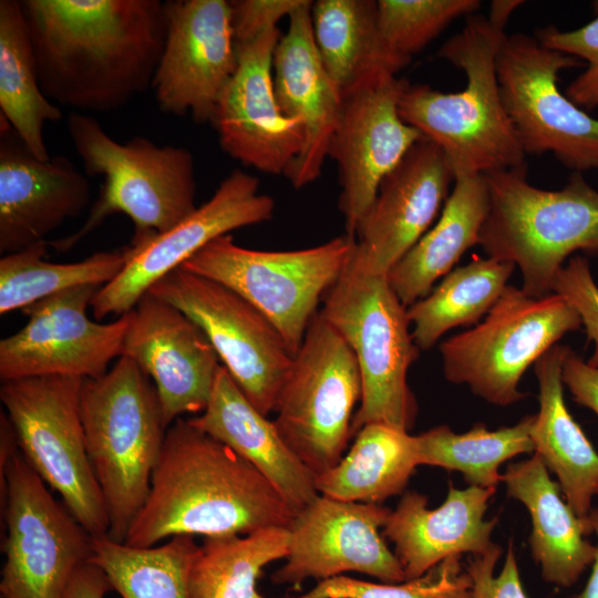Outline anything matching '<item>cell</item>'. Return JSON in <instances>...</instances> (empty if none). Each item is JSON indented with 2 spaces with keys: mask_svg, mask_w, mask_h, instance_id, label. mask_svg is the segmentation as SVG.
Listing matches in <instances>:
<instances>
[{
  "mask_svg": "<svg viewBox=\"0 0 598 598\" xmlns=\"http://www.w3.org/2000/svg\"><path fill=\"white\" fill-rule=\"evenodd\" d=\"M42 92L74 112L110 113L152 86L166 17L161 0H23Z\"/></svg>",
  "mask_w": 598,
  "mask_h": 598,
  "instance_id": "1",
  "label": "cell"
},
{
  "mask_svg": "<svg viewBox=\"0 0 598 598\" xmlns=\"http://www.w3.org/2000/svg\"><path fill=\"white\" fill-rule=\"evenodd\" d=\"M295 515L249 462L179 417L166 430L147 498L124 543L146 548L178 535H247L288 527Z\"/></svg>",
  "mask_w": 598,
  "mask_h": 598,
  "instance_id": "2",
  "label": "cell"
},
{
  "mask_svg": "<svg viewBox=\"0 0 598 598\" xmlns=\"http://www.w3.org/2000/svg\"><path fill=\"white\" fill-rule=\"evenodd\" d=\"M505 37L486 17H466L463 29L437 52L464 72L465 87L442 92L405 81L402 89L401 118L444 152L455 177L527 165L497 80L496 56Z\"/></svg>",
  "mask_w": 598,
  "mask_h": 598,
  "instance_id": "3",
  "label": "cell"
},
{
  "mask_svg": "<svg viewBox=\"0 0 598 598\" xmlns=\"http://www.w3.org/2000/svg\"><path fill=\"white\" fill-rule=\"evenodd\" d=\"M66 130L86 176H102L99 196L83 225L48 245L68 251L113 214L134 224L132 244L164 233L190 215L196 178L193 154L185 147L157 145L144 136L125 143L112 138L91 115L70 112Z\"/></svg>",
  "mask_w": 598,
  "mask_h": 598,
  "instance_id": "4",
  "label": "cell"
},
{
  "mask_svg": "<svg viewBox=\"0 0 598 598\" xmlns=\"http://www.w3.org/2000/svg\"><path fill=\"white\" fill-rule=\"evenodd\" d=\"M489 207L478 245L488 257L519 268L522 289L553 293V282L575 252L598 256V190L574 172L560 189L527 181V165L485 174Z\"/></svg>",
  "mask_w": 598,
  "mask_h": 598,
  "instance_id": "5",
  "label": "cell"
},
{
  "mask_svg": "<svg viewBox=\"0 0 598 598\" xmlns=\"http://www.w3.org/2000/svg\"><path fill=\"white\" fill-rule=\"evenodd\" d=\"M86 453L109 515L107 536L124 543L143 507L167 427L150 378L122 355L100 378L83 379Z\"/></svg>",
  "mask_w": 598,
  "mask_h": 598,
  "instance_id": "6",
  "label": "cell"
},
{
  "mask_svg": "<svg viewBox=\"0 0 598 598\" xmlns=\"http://www.w3.org/2000/svg\"><path fill=\"white\" fill-rule=\"evenodd\" d=\"M322 302L320 313L350 347L361 375L362 395L352 434L371 423L409 432L417 404L408 384V371L421 350L410 331L408 308L388 276L369 270L354 245Z\"/></svg>",
  "mask_w": 598,
  "mask_h": 598,
  "instance_id": "7",
  "label": "cell"
},
{
  "mask_svg": "<svg viewBox=\"0 0 598 598\" xmlns=\"http://www.w3.org/2000/svg\"><path fill=\"white\" fill-rule=\"evenodd\" d=\"M580 326L560 295L533 297L507 285L482 322L440 344L443 373L491 404L512 405L527 395L518 390L525 371Z\"/></svg>",
  "mask_w": 598,
  "mask_h": 598,
  "instance_id": "8",
  "label": "cell"
},
{
  "mask_svg": "<svg viewBox=\"0 0 598 598\" xmlns=\"http://www.w3.org/2000/svg\"><path fill=\"white\" fill-rule=\"evenodd\" d=\"M355 238L340 235L296 250H257L227 234L215 238L181 267L241 296L278 329L298 352L319 302L341 275Z\"/></svg>",
  "mask_w": 598,
  "mask_h": 598,
  "instance_id": "9",
  "label": "cell"
},
{
  "mask_svg": "<svg viewBox=\"0 0 598 598\" xmlns=\"http://www.w3.org/2000/svg\"><path fill=\"white\" fill-rule=\"evenodd\" d=\"M83 378L30 377L2 381L0 399L34 472L62 497L92 537L107 535L110 522L91 466L81 420Z\"/></svg>",
  "mask_w": 598,
  "mask_h": 598,
  "instance_id": "10",
  "label": "cell"
},
{
  "mask_svg": "<svg viewBox=\"0 0 598 598\" xmlns=\"http://www.w3.org/2000/svg\"><path fill=\"white\" fill-rule=\"evenodd\" d=\"M361 395L353 352L318 311L293 357L272 421L285 443L315 476L342 458Z\"/></svg>",
  "mask_w": 598,
  "mask_h": 598,
  "instance_id": "11",
  "label": "cell"
},
{
  "mask_svg": "<svg viewBox=\"0 0 598 598\" xmlns=\"http://www.w3.org/2000/svg\"><path fill=\"white\" fill-rule=\"evenodd\" d=\"M580 65L522 32L506 34L496 56L503 104L525 155L551 153L573 173L598 169V117L558 87L560 71Z\"/></svg>",
  "mask_w": 598,
  "mask_h": 598,
  "instance_id": "12",
  "label": "cell"
},
{
  "mask_svg": "<svg viewBox=\"0 0 598 598\" xmlns=\"http://www.w3.org/2000/svg\"><path fill=\"white\" fill-rule=\"evenodd\" d=\"M6 489L1 598H63L92 556L93 537L18 451L0 471Z\"/></svg>",
  "mask_w": 598,
  "mask_h": 598,
  "instance_id": "13",
  "label": "cell"
},
{
  "mask_svg": "<svg viewBox=\"0 0 598 598\" xmlns=\"http://www.w3.org/2000/svg\"><path fill=\"white\" fill-rule=\"evenodd\" d=\"M150 292L192 319L247 400L265 416L274 412L293 355L264 313L229 288L183 267Z\"/></svg>",
  "mask_w": 598,
  "mask_h": 598,
  "instance_id": "14",
  "label": "cell"
},
{
  "mask_svg": "<svg viewBox=\"0 0 598 598\" xmlns=\"http://www.w3.org/2000/svg\"><path fill=\"white\" fill-rule=\"evenodd\" d=\"M275 200L259 192L256 176L234 169L213 196L164 233L125 247L121 272L102 286L91 301L93 316H122L164 276L179 268L204 246L235 229L268 221Z\"/></svg>",
  "mask_w": 598,
  "mask_h": 598,
  "instance_id": "15",
  "label": "cell"
},
{
  "mask_svg": "<svg viewBox=\"0 0 598 598\" xmlns=\"http://www.w3.org/2000/svg\"><path fill=\"white\" fill-rule=\"evenodd\" d=\"M101 287L66 289L23 308L28 322L0 341L1 381L30 377L100 378L122 357L131 311L109 323L87 317Z\"/></svg>",
  "mask_w": 598,
  "mask_h": 598,
  "instance_id": "16",
  "label": "cell"
},
{
  "mask_svg": "<svg viewBox=\"0 0 598 598\" xmlns=\"http://www.w3.org/2000/svg\"><path fill=\"white\" fill-rule=\"evenodd\" d=\"M166 34L152 89L158 109L210 123L238 55L226 0L164 1Z\"/></svg>",
  "mask_w": 598,
  "mask_h": 598,
  "instance_id": "17",
  "label": "cell"
},
{
  "mask_svg": "<svg viewBox=\"0 0 598 598\" xmlns=\"http://www.w3.org/2000/svg\"><path fill=\"white\" fill-rule=\"evenodd\" d=\"M404 79L377 78L342 96L328 156L338 166L339 209L354 237L383 179L423 137L399 114ZM355 238V237H354Z\"/></svg>",
  "mask_w": 598,
  "mask_h": 598,
  "instance_id": "18",
  "label": "cell"
},
{
  "mask_svg": "<svg viewBox=\"0 0 598 598\" xmlns=\"http://www.w3.org/2000/svg\"><path fill=\"white\" fill-rule=\"evenodd\" d=\"M278 28L236 47L237 69L223 91L212 124L221 150L247 167L286 175L300 155L305 126L279 106L274 86Z\"/></svg>",
  "mask_w": 598,
  "mask_h": 598,
  "instance_id": "19",
  "label": "cell"
},
{
  "mask_svg": "<svg viewBox=\"0 0 598 598\" xmlns=\"http://www.w3.org/2000/svg\"><path fill=\"white\" fill-rule=\"evenodd\" d=\"M390 513L381 504L319 495L289 524L287 561L275 571L272 581L299 585L307 578L324 580L346 571L367 574L388 584L405 581L399 559L379 532Z\"/></svg>",
  "mask_w": 598,
  "mask_h": 598,
  "instance_id": "20",
  "label": "cell"
},
{
  "mask_svg": "<svg viewBox=\"0 0 598 598\" xmlns=\"http://www.w3.org/2000/svg\"><path fill=\"white\" fill-rule=\"evenodd\" d=\"M122 355L153 380L166 427L202 413L221 364L204 331L184 312L146 292L131 310Z\"/></svg>",
  "mask_w": 598,
  "mask_h": 598,
  "instance_id": "21",
  "label": "cell"
},
{
  "mask_svg": "<svg viewBox=\"0 0 598 598\" xmlns=\"http://www.w3.org/2000/svg\"><path fill=\"white\" fill-rule=\"evenodd\" d=\"M455 175L444 152L422 137L383 179L355 231V252L375 274L390 269L441 214Z\"/></svg>",
  "mask_w": 598,
  "mask_h": 598,
  "instance_id": "22",
  "label": "cell"
},
{
  "mask_svg": "<svg viewBox=\"0 0 598 598\" xmlns=\"http://www.w3.org/2000/svg\"><path fill=\"white\" fill-rule=\"evenodd\" d=\"M0 252L41 241L87 207V176L63 155L35 157L0 116Z\"/></svg>",
  "mask_w": 598,
  "mask_h": 598,
  "instance_id": "23",
  "label": "cell"
},
{
  "mask_svg": "<svg viewBox=\"0 0 598 598\" xmlns=\"http://www.w3.org/2000/svg\"><path fill=\"white\" fill-rule=\"evenodd\" d=\"M311 4L305 0L288 17L289 25L272 63L280 109L305 126L303 148L285 175L296 188L320 176L342 107V95L322 65L313 40Z\"/></svg>",
  "mask_w": 598,
  "mask_h": 598,
  "instance_id": "24",
  "label": "cell"
},
{
  "mask_svg": "<svg viewBox=\"0 0 598 598\" xmlns=\"http://www.w3.org/2000/svg\"><path fill=\"white\" fill-rule=\"evenodd\" d=\"M496 487L448 483L445 501L435 509L427 508V498L410 491L391 511L382 535L394 544L405 579H414L453 556L474 555L488 550L497 517L485 519Z\"/></svg>",
  "mask_w": 598,
  "mask_h": 598,
  "instance_id": "25",
  "label": "cell"
},
{
  "mask_svg": "<svg viewBox=\"0 0 598 598\" xmlns=\"http://www.w3.org/2000/svg\"><path fill=\"white\" fill-rule=\"evenodd\" d=\"M188 421L249 462L295 514L320 495L313 473L285 443L274 422L247 400L223 365L206 409Z\"/></svg>",
  "mask_w": 598,
  "mask_h": 598,
  "instance_id": "26",
  "label": "cell"
},
{
  "mask_svg": "<svg viewBox=\"0 0 598 598\" xmlns=\"http://www.w3.org/2000/svg\"><path fill=\"white\" fill-rule=\"evenodd\" d=\"M502 482L507 495L528 511L529 550L543 579L558 587H571L596 556L597 547L587 539L592 533L588 518L578 517L564 502L558 483L550 478L537 453L508 464Z\"/></svg>",
  "mask_w": 598,
  "mask_h": 598,
  "instance_id": "27",
  "label": "cell"
},
{
  "mask_svg": "<svg viewBox=\"0 0 598 598\" xmlns=\"http://www.w3.org/2000/svg\"><path fill=\"white\" fill-rule=\"evenodd\" d=\"M568 346L556 344L534 364L539 411L530 430L535 452L556 475L560 492L581 519L598 494V453L564 400L563 361Z\"/></svg>",
  "mask_w": 598,
  "mask_h": 598,
  "instance_id": "28",
  "label": "cell"
},
{
  "mask_svg": "<svg viewBox=\"0 0 598 598\" xmlns=\"http://www.w3.org/2000/svg\"><path fill=\"white\" fill-rule=\"evenodd\" d=\"M488 207L484 175L455 177L437 221L386 275L406 308L426 297L434 282L446 276L468 248L478 245Z\"/></svg>",
  "mask_w": 598,
  "mask_h": 598,
  "instance_id": "29",
  "label": "cell"
},
{
  "mask_svg": "<svg viewBox=\"0 0 598 598\" xmlns=\"http://www.w3.org/2000/svg\"><path fill=\"white\" fill-rule=\"evenodd\" d=\"M310 13L320 60L342 96L411 62L384 41L374 0H317Z\"/></svg>",
  "mask_w": 598,
  "mask_h": 598,
  "instance_id": "30",
  "label": "cell"
},
{
  "mask_svg": "<svg viewBox=\"0 0 598 598\" xmlns=\"http://www.w3.org/2000/svg\"><path fill=\"white\" fill-rule=\"evenodd\" d=\"M414 435L382 423L362 426L349 453L316 476L320 495L344 502L381 504L402 494L417 466Z\"/></svg>",
  "mask_w": 598,
  "mask_h": 598,
  "instance_id": "31",
  "label": "cell"
},
{
  "mask_svg": "<svg viewBox=\"0 0 598 598\" xmlns=\"http://www.w3.org/2000/svg\"><path fill=\"white\" fill-rule=\"evenodd\" d=\"M0 116L30 152L50 159L43 136L47 122L62 120L60 107L42 92L21 1H0Z\"/></svg>",
  "mask_w": 598,
  "mask_h": 598,
  "instance_id": "32",
  "label": "cell"
},
{
  "mask_svg": "<svg viewBox=\"0 0 598 598\" xmlns=\"http://www.w3.org/2000/svg\"><path fill=\"white\" fill-rule=\"evenodd\" d=\"M515 267L488 256H473L467 265L444 276L426 297L408 307L419 349H431L453 328L477 323L497 301Z\"/></svg>",
  "mask_w": 598,
  "mask_h": 598,
  "instance_id": "33",
  "label": "cell"
},
{
  "mask_svg": "<svg viewBox=\"0 0 598 598\" xmlns=\"http://www.w3.org/2000/svg\"><path fill=\"white\" fill-rule=\"evenodd\" d=\"M198 550L190 535L146 548L103 535L93 537L89 561L104 571L122 598H190L189 571Z\"/></svg>",
  "mask_w": 598,
  "mask_h": 598,
  "instance_id": "34",
  "label": "cell"
},
{
  "mask_svg": "<svg viewBox=\"0 0 598 598\" xmlns=\"http://www.w3.org/2000/svg\"><path fill=\"white\" fill-rule=\"evenodd\" d=\"M289 553L288 527L206 537L189 571L190 598H266L257 590L262 568Z\"/></svg>",
  "mask_w": 598,
  "mask_h": 598,
  "instance_id": "35",
  "label": "cell"
},
{
  "mask_svg": "<svg viewBox=\"0 0 598 598\" xmlns=\"http://www.w3.org/2000/svg\"><path fill=\"white\" fill-rule=\"evenodd\" d=\"M534 420L535 414L526 415L513 426L494 431L476 423L465 433L435 426L414 435L417 464L461 472L468 486L496 487L504 462L535 452L530 436Z\"/></svg>",
  "mask_w": 598,
  "mask_h": 598,
  "instance_id": "36",
  "label": "cell"
},
{
  "mask_svg": "<svg viewBox=\"0 0 598 598\" xmlns=\"http://www.w3.org/2000/svg\"><path fill=\"white\" fill-rule=\"evenodd\" d=\"M48 243L41 241L0 259V313L22 310L56 292L79 286H104L123 269L125 247L99 251L71 264L44 260Z\"/></svg>",
  "mask_w": 598,
  "mask_h": 598,
  "instance_id": "37",
  "label": "cell"
},
{
  "mask_svg": "<svg viewBox=\"0 0 598 598\" xmlns=\"http://www.w3.org/2000/svg\"><path fill=\"white\" fill-rule=\"evenodd\" d=\"M480 0H379L378 23L389 48L412 59L460 17L475 14Z\"/></svg>",
  "mask_w": 598,
  "mask_h": 598,
  "instance_id": "38",
  "label": "cell"
},
{
  "mask_svg": "<svg viewBox=\"0 0 598 598\" xmlns=\"http://www.w3.org/2000/svg\"><path fill=\"white\" fill-rule=\"evenodd\" d=\"M461 557H448L424 575L402 582L373 584L342 575L332 577L300 598H470L472 581Z\"/></svg>",
  "mask_w": 598,
  "mask_h": 598,
  "instance_id": "39",
  "label": "cell"
},
{
  "mask_svg": "<svg viewBox=\"0 0 598 598\" xmlns=\"http://www.w3.org/2000/svg\"><path fill=\"white\" fill-rule=\"evenodd\" d=\"M534 37L546 48L586 63L585 70L568 84L565 94L584 111H598V16L574 30H560L548 24L537 29Z\"/></svg>",
  "mask_w": 598,
  "mask_h": 598,
  "instance_id": "40",
  "label": "cell"
},
{
  "mask_svg": "<svg viewBox=\"0 0 598 598\" xmlns=\"http://www.w3.org/2000/svg\"><path fill=\"white\" fill-rule=\"evenodd\" d=\"M553 292L565 298L577 311L594 353L587 362L598 368V286L591 275L588 259L581 255L570 257L557 272Z\"/></svg>",
  "mask_w": 598,
  "mask_h": 598,
  "instance_id": "41",
  "label": "cell"
},
{
  "mask_svg": "<svg viewBox=\"0 0 598 598\" xmlns=\"http://www.w3.org/2000/svg\"><path fill=\"white\" fill-rule=\"evenodd\" d=\"M501 555V546L494 544L485 553L467 557L464 567L472 581L470 598H527L512 540L508 543L504 565L495 576L494 569Z\"/></svg>",
  "mask_w": 598,
  "mask_h": 598,
  "instance_id": "42",
  "label": "cell"
},
{
  "mask_svg": "<svg viewBox=\"0 0 598 598\" xmlns=\"http://www.w3.org/2000/svg\"><path fill=\"white\" fill-rule=\"evenodd\" d=\"M305 0H233L231 28L235 45L250 42L289 17Z\"/></svg>",
  "mask_w": 598,
  "mask_h": 598,
  "instance_id": "43",
  "label": "cell"
},
{
  "mask_svg": "<svg viewBox=\"0 0 598 598\" xmlns=\"http://www.w3.org/2000/svg\"><path fill=\"white\" fill-rule=\"evenodd\" d=\"M561 380L573 400L598 415V368L590 365L569 347L567 348Z\"/></svg>",
  "mask_w": 598,
  "mask_h": 598,
  "instance_id": "44",
  "label": "cell"
},
{
  "mask_svg": "<svg viewBox=\"0 0 598 598\" xmlns=\"http://www.w3.org/2000/svg\"><path fill=\"white\" fill-rule=\"evenodd\" d=\"M113 590L104 571L87 561L73 575L63 598H105Z\"/></svg>",
  "mask_w": 598,
  "mask_h": 598,
  "instance_id": "45",
  "label": "cell"
},
{
  "mask_svg": "<svg viewBox=\"0 0 598 598\" xmlns=\"http://www.w3.org/2000/svg\"><path fill=\"white\" fill-rule=\"evenodd\" d=\"M588 520L592 528V533H595L597 536L596 556L591 564V574L585 588L579 594L569 598H598V507L590 511Z\"/></svg>",
  "mask_w": 598,
  "mask_h": 598,
  "instance_id": "46",
  "label": "cell"
},
{
  "mask_svg": "<svg viewBox=\"0 0 598 598\" xmlns=\"http://www.w3.org/2000/svg\"><path fill=\"white\" fill-rule=\"evenodd\" d=\"M523 3L524 1L520 0H494L491 2L489 13L486 18L494 28L505 31L511 16Z\"/></svg>",
  "mask_w": 598,
  "mask_h": 598,
  "instance_id": "47",
  "label": "cell"
}]
</instances>
